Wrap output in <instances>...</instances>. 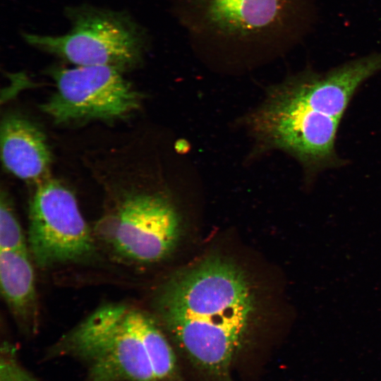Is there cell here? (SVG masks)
<instances>
[{"mask_svg":"<svg viewBox=\"0 0 381 381\" xmlns=\"http://www.w3.org/2000/svg\"><path fill=\"white\" fill-rule=\"evenodd\" d=\"M157 306L164 327L188 357L205 370L223 375L246 334L254 299L236 265L210 258L169 281Z\"/></svg>","mask_w":381,"mask_h":381,"instance_id":"6da1fadb","label":"cell"},{"mask_svg":"<svg viewBox=\"0 0 381 381\" xmlns=\"http://www.w3.org/2000/svg\"><path fill=\"white\" fill-rule=\"evenodd\" d=\"M85 368V381H168L176 361L156 319L124 302L97 308L47 350Z\"/></svg>","mask_w":381,"mask_h":381,"instance_id":"7a4b0ae2","label":"cell"},{"mask_svg":"<svg viewBox=\"0 0 381 381\" xmlns=\"http://www.w3.org/2000/svg\"><path fill=\"white\" fill-rule=\"evenodd\" d=\"M171 8L198 54L255 60L299 42L310 25L312 0H172Z\"/></svg>","mask_w":381,"mask_h":381,"instance_id":"3957f363","label":"cell"},{"mask_svg":"<svg viewBox=\"0 0 381 381\" xmlns=\"http://www.w3.org/2000/svg\"><path fill=\"white\" fill-rule=\"evenodd\" d=\"M66 12L71 25L67 33H25L24 40L75 66H107L124 71L141 62L147 35L128 15L90 6L69 8Z\"/></svg>","mask_w":381,"mask_h":381,"instance_id":"277c9868","label":"cell"},{"mask_svg":"<svg viewBox=\"0 0 381 381\" xmlns=\"http://www.w3.org/2000/svg\"><path fill=\"white\" fill-rule=\"evenodd\" d=\"M93 233L98 247L118 262L148 265L174 250L181 224L174 207L163 196L128 192L107 210Z\"/></svg>","mask_w":381,"mask_h":381,"instance_id":"5b68a950","label":"cell"},{"mask_svg":"<svg viewBox=\"0 0 381 381\" xmlns=\"http://www.w3.org/2000/svg\"><path fill=\"white\" fill-rule=\"evenodd\" d=\"M341 121L309 106L281 84L251 116L250 125L267 144L296 158L311 179L344 164L335 150Z\"/></svg>","mask_w":381,"mask_h":381,"instance_id":"8992f818","label":"cell"},{"mask_svg":"<svg viewBox=\"0 0 381 381\" xmlns=\"http://www.w3.org/2000/svg\"><path fill=\"white\" fill-rule=\"evenodd\" d=\"M29 251L39 268L85 263L99 248L73 193L55 180L37 183L30 200Z\"/></svg>","mask_w":381,"mask_h":381,"instance_id":"52a82bcc","label":"cell"},{"mask_svg":"<svg viewBox=\"0 0 381 381\" xmlns=\"http://www.w3.org/2000/svg\"><path fill=\"white\" fill-rule=\"evenodd\" d=\"M122 72L107 66L55 68L56 90L42 108L59 123L124 116L139 107L140 98Z\"/></svg>","mask_w":381,"mask_h":381,"instance_id":"ba28073f","label":"cell"},{"mask_svg":"<svg viewBox=\"0 0 381 381\" xmlns=\"http://www.w3.org/2000/svg\"><path fill=\"white\" fill-rule=\"evenodd\" d=\"M34 261L29 249L0 250L1 293L23 334L32 337L40 327V306Z\"/></svg>","mask_w":381,"mask_h":381,"instance_id":"9c48e42d","label":"cell"},{"mask_svg":"<svg viewBox=\"0 0 381 381\" xmlns=\"http://www.w3.org/2000/svg\"><path fill=\"white\" fill-rule=\"evenodd\" d=\"M1 159L16 176L28 181L44 179L51 152L43 133L30 121L9 116L1 126Z\"/></svg>","mask_w":381,"mask_h":381,"instance_id":"30bf717a","label":"cell"},{"mask_svg":"<svg viewBox=\"0 0 381 381\" xmlns=\"http://www.w3.org/2000/svg\"><path fill=\"white\" fill-rule=\"evenodd\" d=\"M29 249L11 198L1 191L0 200V250Z\"/></svg>","mask_w":381,"mask_h":381,"instance_id":"8fae6325","label":"cell"},{"mask_svg":"<svg viewBox=\"0 0 381 381\" xmlns=\"http://www.w3.org/2000/svg\"><path fill=\"white\" fill-rule=\"evenodd\" d=\"M0 381H42L23 365L16 345L7 339L1 343Z\"/></svg>","mask_w":381,"mask_h":381,"instance_id":"7c38bea8","label":"cell"}]
</instances>
